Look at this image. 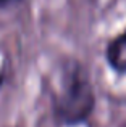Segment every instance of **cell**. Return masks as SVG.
Returning <instances> with one entry per match:
<instances>
[{"label":"cell","mask_w":126,"mask_h":127,"mask_svg":"<svg viewBox=\"0 0 126 127\" xmlns=\"http://www.w3.org/2000/svg\"><path fill=\"white\" fill-rule=\"evenodd\" d=\"M105 58L113 71L126 74V31L110 40L105 50Z\"/></svg>","instance_id":"obj_2"},{"label":"cell","mask_w":126,"mask_h":127,"mask_svg":"<svg viewBox=\"0 0 126 127\" xmlns=\"http://www.w3.org/2000/svg\"><path fill=\"white\" fill-rule=\"evenodd\" d=\"M24 0H0V10L3 8H10V6H15V5H21Z\"/></svg>","instance_id":"obj_3"},{"label":"cell","mask_w":126,"mask_h":127,"mask_svg":"<svg viewBox=\"0 0 126 127\" xmlns=\"http://www.w3.org/2000/svg\"><path fill=\"white\" fill-rule=\"evenodd\" d=\"M52 106L57 119L66 126L87 121L95 108V93L87 69L79 61L62 64L52 95Z\"/></svg>","instance_id":"obj_1"}]
</instances>
